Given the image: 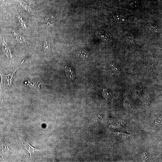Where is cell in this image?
<instances>
[{
  "instance_id": "8992f818",
  "label": "cell",
  "mask_w": 162,
  "mask_h": 162,
  "mask_svg": "<svg viewBox=\"0 0 162 162\" xmlns=\"http://www.w3.org/2000/svg\"><path fill=\"white\" fill-rule=\"evenodd\" d=\"M65 71L66 75L69 78L71 79H74L75 77V74L74 71L71 68L66 66L65 67Z\"/></svg>"
},
{
  "instance_id": "7a4b0ae2",
  "label": "cell",
  "mask_w": 162,
  "mask_h": 162,
  "mask_svg": "<svg viewBox=\"0 0 162 162\" xmlns=\"http://www.w3.org/2000/svg\"><path fill=\"white\" fill-rule=\"evenodd\" d=\"M12 33L15 39L23 47H26L28 46L29 43L25 37L18 32L13 31Z\"/></svg>"
},
{
  "instance_id": "6da1fadb",
  "label": "cell",
  "mask_w": 162,
  "mask_h": 162,
  "mask_svg": "<svg viewBox=\"0 0 162 162\" xmlns=\"http://www.w3.org/2000/svg\"><path fill=\"white\" fill-rule=\"evenodd\" d=\"M25 60L22 62L20 66L22 63ZM19 67L15 71L12 73L8 75H5L3 74L1 72H0V76L1 78V82L0 84V89L9 90L13 87V82L15 78V75Z\"/></svg>"
},
{
  "instance_id": "4fadbf2b",
  "label": "cell",
  "mask_w": 162,
  "mask_h": 162,
  "mask_svg": "<svg viewBox=\"0 0 162 162\" xmlns=\"http://www.w3.org/2000/svg\"><path fill=\"white\" fill-rule=\"evenodd\" d=\"M6 0H0V9L5 13L6 11Z\"/></svg>"
},
{
  "instance_id": "5bb4252c",
  "label": "cell",
  "mask_w": 162,
  "mask_h": 162,
  "mask_svg": "<svg viewBox=\"0 0 162 162\" xmlns=\"http://www.w3.org/2000/svg\"><path fill=\"white\" fill-rule=\"evenodd\" d=\"M130 104V101L129 99H125L124 102V105L125 108L127 110L129 109L131 107Z\"/></svg>"
},
{
  "instance_id": "2e32d148",
  "label": "cell",
  "mask_w": 162,
  "mask_h": 162,
  "mask_svg": "<svg viewBox=\"0 0 162 162\" xmlns=\"http://www.w3.org/2000/svg\"><path fill=\"white\" fill-rule=\"evenodd\" d=\"M142 159L144 161H146L148 159V157H147L146 153V152H143L142 154Z\"/></svg>"
},
{
  "instance_id": "3957f363",
  "label": "cell",
  "mask_w": 162,
  "mask_h": 162,
  "mask_svg": "<svg viewBox=\"0 0 162 162\" xmlns=\"http://www.w3.org/2000/svg\"><path fill=\"white\" fill-rule=\"evenodd\" d=\"M1 46L4 53L10 60L12 61V56L10 49L4 38H3L1 41Z\"/></svg>"
},
{
  "instance_id": "52a82bcc",
  "label": "cell",
  "mask_w": 162,
  "mask_h": 162,
  "mask_svg": "<svg viewBox=\"0 0 162 162\" xmlns=\"http://www.w3.org/2000/svg\"><path fill=\"white\" fill-rule=\"evenodd\" d=\"M18 22L21 27L24 29L27 30L28 26L26 21L23 17H22L19 14H18L17 16Z\"/></svg>"
},
{
  "instance_id": "ba28073f",
  "label": "cell",
  "mask_w": 162,
  "mask_h": 162,
  "mask_svg": "<svg viewBox=\"0 0 162 162\" xmlns=\"http://www.w3.org/2000/svg\"><path fill=\"white\" fill-rule=\"evenodd\" d=\"M20 4L23 8L26 11L31 13L34 12L35 11L33 10L31 7L23 1H20Z\"/></svg>"
},
{
  "instance_id": "e0dca14e",
  "label": "cell",
  "mask_w": 162,
  "mask_h": 162,
  "mask_svg": "<svg viewBox=\"0 0 162 162\" xmlns=\"http://www.w3.org/2000/svg\"><path fill=\"white\" fill-rule=\"evenodd\" d=\"M111 66V67L112 69V71L113 72H114L115 74H117L118 72V70L117 69L116 67H115L113 65H110Z\"/></svg>"
},
{
  "instance_id": "5b68a950",
  "label": "cell",
  "mask_w": 162,
  "mask_h": 162,
  "mask_svg": "<svg viewBox=\"0 0 162 162\" xmlns=\"http://www.w3.org/2000/svg\"><path fill=\"white\" fill-rule=\"evenodd\" d=\"M114 19L117 24L121 25L126 23L127 20L124 15L120 13H117L115 15Z\"/></svg>"
},
{
  "instance_id": "7c38bea8",
  "label": "cell",
  "mask_w": 162,
  "mask_h": 162,
  "mask_svg": "<svg viewBox=\"0 0 162 162\" xmlns=\"http://www.w3.org/2000/svg\"><path fill=\"white\" fill-rule=\"evenodd\" d=\"M151 34L154 36L160 32L159 28L157 26L154 25L151 26Z\"/></svg>"
},
{
  "instance_id": "9a60e30c",
  "label": "cell",
  "mask_w": 162,
  "mask_h": 162,
  "mask_svg": "<svg viewBox=\"0 0 162 162\" xmlns=\"http://www.w3.org/2000/svg\"><path fill=\"white\" fill-rule=\"evenodd\" d=\"M102 95L103 96L107 99H108L110 97L109 94L104 89L102 91Z\"/></svg>"
},
{
  "instance_id": "30bf717a",
  "label": "cell",
  "mask_w": 162,
  "mask_h": 162,
  "mask_svg": "<svg viewBox=\"0 0 162 162\" xmlns=\"http://www.w3.org/2000/svg\"><path fill=\"white\" fill-rule=\"evenodd\" d=\"M50 49V46L49 42L47 41L44 42L43 45V49L44 53L46 54L49 53Z\"/></svg>"
},
{
  "instance_id": "9c48e42d",
  "label": "cell",
  "mask_w": 162,
  "mask_h": 162,
  "mask_svg": "<svg viewBox=\"0 0 162 162\" xmlns=\"http://www.w3.org/2000/svg\"><path fill=\"white\" fill-rule=\"evenodd\" d=\"M152 123L158 126H161L162 125V118L161 116L154 117L151 120Z\"/></svg>"
},
{
  "instance_id": "8fae6325",
  "label": "cell",
  "mask_w": 162,
  "mask_h": 162,
  "mask_svg": "<svg viewBox=\"0 0 162 162\" xmlns=\"http://www.w3.org/2000/svg\"><path fill=\"white\" fill-rule=\"evenodd\" d=\"M125 126H126V125H125L124 123L121 122L120 123H117L115 125H110L109 126V127L110 129H119L124 127Z\"/></svg>"
},
{
  "instance_id": "277c9868",
  "label": "cell",
  "mask_w": 162,
  "mask_h": 162,
  "mask_svg": "<svg viewBox=\"0 0 162 162\" xmlns=\"http://www.w3.org/2000/svg\"><path fill=\"white\" fill-rule=\"evenodd\" d=\"M112 133L116 137L122 140L129 139L132 136L123 131H114Z\"/></svg>"
}]
</instances>
